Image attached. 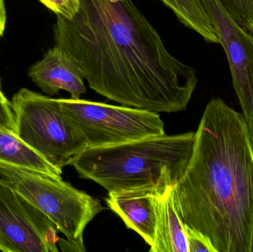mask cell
Wrapping results in <instances>:
<instances>
[{
  "mask_svg": "<svg viewBox=\"0 0 253 252\" xmlns=\"http://www.w3.org/2000/svg\"><path fill=\"white\" fill-rule=\"evenodd\" d=\"M71 19L56 16V45L68 51L89 87L123 106L185 110L198 84L132 0H80Z\"/></svg>",
  "mask_w": 253,
  "mask_h": 252,
  "instance_id": "6da1fadb",
  "label": "cell"
},
{
  "mask_svg": "<svg viewBox=\"0 0 253 252\" xmlns=\"http://www.w3.org/2000/svg\"><path fill=\"white\" fill-rule=\"evenodd\" d=\"M172 197L183 223L208 237L217 252H251L252 141L243 114L220 98L207 105Z\"/></svg>",
  "mask_w": 253,
  "mask_h": 252,
  "instance_id": "7a4b0ae2",
  "label": "cell"
},
{
  "mask_svg": "<svg viewBox=\"0 0 253 252\" xmlns=\"http://www.w3.org/2000/svg\"><path fill=\"white\" fill-rule=\"evenodd\" d=\"M196 133L153 136L112 146L87 147L71 166L80 178L108 192L147 186H174L184 174Z\"/></svg>",
  "mask_w": 253,
  "mask_h": 252,
  "instance_id": "3957f363",
  "label": "cell"
},
{
  "mask_svg": "<svg viewBox=\"0 0 253 252\" xmlns=\"http://www.w3.org/2000/svg\"><path fill=\"white\" fill-rule=\"evenodd\" d=\"M11 106L16 136L56 168L71 165L87 148L59 99L22 88L13 96Z\"/></svg>",
  "mask_w": 253,
  "mask_h": 252,
  "instance_id": "277c9868",
  "label": "cell"
},
{
  "mask_svg": "<svg viewBox=\"0 0 253 252\" xmlns=\"http://www.w3.org/2000/svg\"><path fill=\"white\" fill-rule=\"evenodd\" d=\"M0 176L48 217L68 240L83 241L86 226L103 210L99 199L62 179L8 167H0Z\"/></svg>",
  "mask_w": 253,
  "mask_h": 252,
  "instance_id": "5b68a950",
  "label": "cell"
},
{
  "mask_svg": "<svg viewBox=\"0 0 253 252\" xmlns=\"http://www.w3.org/2000/svg\"><path fill=\"white\" fill-rule=\"evenodd\" d=\"M59 101L87 147L112 146L165 134L163 121L153 111L81 99Z\"/></svg>",
  "mask_w": 253,
  "mask_h": 252,
  "instance_id": "8992f818",
  "label": "cell"
},
{
  "mask_svg": "<svg viewBox=\"0 0 253 252\" xmlns=\"http://www.w3.org/2000/svg\"><path fill=\"white\" fill-rule=\"evenodd\" d=\"M58 232L48 217L0 176V251L58 252Z\"/></svg>",
  "mask_w": 253,
  "mask_h": 252,
  "instance_id": "52a82bcc",
  "label": "cell"
},
{
  "mask_svg": "<svg viewBox=\"0 0 253 252\" xmlns=\"http://www.w3.org/2000/svg\"><path fill=\"white\" fill-rule=\"evenodd\" d=\"M169 186H147L109 192L107 206L124 221L128 229L138 233L150 247L156 233V196Z\"/></svg>",
  "mask_w": 253,
  "mask_h": 252,
  "instance_id": "ba28073f",
  "label": "cell"
},
{
  "mask_svg": "<svg viewBox=\"0 0 253 252\" xmlns=\"http://www.w3.org/2000/svg\"><path fill=\"white\" fill-rule=\"evenodd\" d=\"M28 76L48 96L65 90L71 99H80L87 91L81 68L68 51L58 45L29 68Z\"/></svg>",
  "mask_w": 253,
  "mask_h": 252,
  "instance_id": "9c48e42d",
  "label": "cell"
},
{
  "mask_svg": "<svg viewBox=\"0 0 253 252\" xmlns=\"http://www.w3.org/2000/svg\"><path fill=\"white\" fill-rule=\"evenodd\" d=\"M172 186L156 196V233L150 252H189L185 224L175 209Z\"/></svg>",
  "mask_w": 253,
  "mask_h": 252,
  "instance_id": "30bf717a",
  "label": "cell"
},
{
  "mask_svg": "<svg viewBox=\"0 0 253 252\" xmlns=\"http://www.w3.org/2000/svg\"><path fill=\"white\" fill-rule=\"evenodd\" d=\"M0 167L36 172L62 179V170L47 162L15 133L0 130Z\"/></svg>",
  "mask_w": 253,
  "mask_h": 252,
  "instance_id": "8fae6325",
  "label": "cell"
},
{
  "mask_svg": "<svg viewBox=\"0 0 253 252\" xmlns=\"http://www.w3.org/2000/svg\"><path fill=\"white\" fill-rule=\"evenodd\" d=\"M178 20L200 35L207 42L218 44L219 40L201 0H161Z\"/></svg>",
  "mask_w": 253,
  "mask_h": 252,
  "instance_id": "7c38bea8",
  "label": "cell"
},
{
  "mask_svg": "<svg viewBox=\"0 0 253 252\" xmlns=\"http://www.w3.org/2000/svg\"><path fill=\"white\" fill-rule=\"evenodd\" d=\"M239 26L253 35V0H221Z\"/></svg>",
  "mask_w": 253,
  "mask_h": 252,
  "instance_id": "4fadbf2b",
  "label": "cell"
},
{
  "mask_svg": "<svg viewBox=\"0 0 253 252\" xmlns=\"http://www.w3.org/2000/svg\"><path fill=\"white\" fill-rule=\"evenodd\" d=\"M56 16L71 19L80 8V0H40Z\"/></svg>",
  "mask_w": 253,
  "mask_h": 252,
  "instance_id": "5bb4252c",
  "label": "cell"
},
{
  "mask_svg": "<svg viewBox=\"0 0 253 252\" xmlns=\"http://www.w3.org/2000/svg\"><path fill=\"white\" fill-rule=\"evenodd\" d=\"M185 228L189 252H217L208 237L187 224H185Z\"/></svg>",
  "mask_w": 253,
  "mask_h": 252,
  "instance_id": "9a60e30c",
  "label": "cell"
},
{
  "mask_svg": "<svg viewBox=\"0 0 253 252\" xmlns=\"http://www.w3.org/2000/svg\"><path fill=\"white\" fill-rule=\"evenodd\" d=\"M0 130L15 133L14 116L11 102L5 97L0 88Z\"/></svg>",
  "mask_w": 253,
  "mask_h": 252,
  "instance_id": "2e32d148",
  "label": "cell"
},
{
  "mask_svg": "<svg viewBox=\"0 0 253 252\" xmlns=\"http://www.w3.org/2000/svg\"><path fill=\"white\" fill-rule=\"evenodd\" d=\"M58 244L62 252H84L85 248L83 241H72V240L62 239L59 238Z\"/></svg>",
  "mask_w": 253,
  "mask_h": 252,
  "instance_id": "e0dca14e",
  "label": "cell"
},
{
  "mask_svg": "<svg viewBox=\"0 0 253 252\" xmlns=\"http://www.w3.org/2000/svg\"><path fill=\"white\" fill-rule=\"evenodd\" d=\"M7 22V13H6L5 0H0V38L2 36L5 31Z\"/></svg>",
  "mask_w": 253,
  "mask_h": 252,
  "instance_id": "ac0fdd59",
  "label": "cell"
},
{
  "mask_svg": "<svg viewBox=\"0 0 253 252\" xmlns=\"http://www.w3.org/2000/svg\"><path fill=\"white\" fill-rule=\"evenodd\" d=\"M251 252H253V236H252V246H251Z\"/></svg>",
  "mask_w": 253,
  "mask_h": 252,
  "instance_id": "d6986e66",
  "label": "cell"
},
{
  "mask_svg": "<svg viewBox=\"0 0 253 252\" xmlns=\"http://www.w3.org/2000/svg\"><path fill=\"white\" fill-rule=\"evenodd\" d=\"M0 88H1V80H0Z\"/></svg>",
  "mask_w": 253,
  "mask_h": 252,
  "instance_id": "ffe728a7",
  "label": "cell"
}]
</instances>
